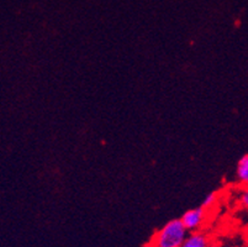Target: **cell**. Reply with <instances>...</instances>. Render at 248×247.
<instances>
[{
    "label": "cell",
    "mask_w": 248,
    "mask_h": 247,
    "mask_svg": "<svg viewBox=\"0 0 248 247\" xmlns=\"http://www.w3.org/2000/svg\"><path fill=\"white\" fill-rule=\"evenodd\" d=\"M188 236V230L183 225L180 219L168 221L159 229L152 239V247H182Z\"/></svg>",
    "instance_id": "6da1fadb"
},
{
    "label": "cell",
    "mask_w": 248,
    "mask_h": 247,
    "mask_svg": "<svg viewBox=\"0 0 248 247\" xmlns=\"http://www.w3.org/2000/svg\"><path fill=\"white\" fill-rule=\"evenodd\" d=\"M205 214H206V209L202 207L194 208L184 213L180 220L188 231H198V229L204 224Z\"/></svg>",
    "instance_id": "7a4b0ae2"
},
{
    "label": "cell",
    "mask_w": 248,
    "mask_h": 247,
    "mask_svg": "<svg viewBox=\"0 0 248 247\" xmlns=\"http://www.w3.org/2000/svg\"><path fill=\"white\" fill-rule=\"evenodd\" d=\"M210 244V240L206 235L200 232V231H193L186 236L182 247H209Z\"/></svg>",
    "instance_id": "3957f363"
},
{
    "label": "cell",
    "mask_w": 248,
    "mask_h": 247,
    "mask_svg": "<svg viewBox=\"0 0 248 247\" xmlns=\"http://www.w3.org/2000/svg\"><path fill=\"white\" fill-rule=\"evenodd\" d=\"M236 178L245 187H248V155L242 156L237 162Z\"/></svg>",
    "instance_id": "277c9868"
},
{
    "label": "cell",
    "mask_w": 248,
    "mask_h": 247,
    "mask_svg": "<svg viewBox=\"0 0 248 247\" xmlns=\"http://www.w3.org/2000/svg\"><path fill=\"white\" fill-rule=\"evenodd\" d=\"M217 193L216 192H213V193H210L209 196L205 197L204 201H202V207L204 208V209H210V208H213L214 205H215L216 203H217Z\"/></svg>",
    "instance_id": "5b68a950"
},
{
    "label": "cell",
    "mask_w": 248,
    "mask_h": 247,
    "mask_svg": "<svg viewBox=\"0 0 248 247\" xmlns=\"http://www.w3.org/2000/svg\"><path fill=\"white\" fill-rule=\"evenodd\" d=\"M238 203L243 209L248 210V187H245V189L241 190L240 196H238Z\"/></svg>",
    "instance_id": "8992f818"
},
{
    "label": "cell",
    "mask_w": 248,
    "mask_h": 247,
    "mask_svg": "<svg viewBox=\"0 0 248 247\" xmlns=\"http://www.w3.org/2000/svg\"><path fill=\"white\" fill-rule=\"evenodd\" d=\"M209 247H224L222 246V245H220V244H210V246Z\"/></svg>",
    "instance_id": "52a82bcc"
}]
</instances>
